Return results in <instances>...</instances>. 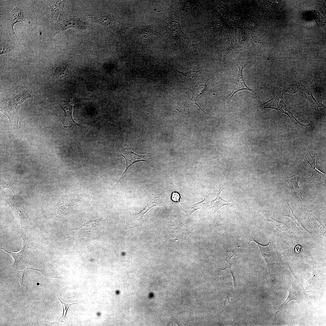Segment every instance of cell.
I'll list each match as a JSON object with an SVG mask.
<instances>
[{"label":"cell","instance_id":"obj_1","mask_svg":"<svg viewBox=\"0 0 326 326\" xmlns=\"http://www.w3.org/2000/svg\"><path fill=\"white\" fill-rule=\"evenodd\" d=\"M31 1H0V30L7 33L14 40L18 37L13 29L16 23L30 26L37 22L39 14Z\"/></svg>","mask_w":326,"mask_h":326},{"label":"cell","instance_id":"obj_2","mask_svg":"<svg viewBox=\"0 0 326 326\" xmlns=\"http://www.w3.org/2000/svg\"><path fill=\"white\" fill-rule=\"evenodd\" d=\"M88 99L86 98L80 97L78 96L77 91L73 89L70 91L67 99L61 102V107L65 113L64 119L61 120L63 124L64 127H70L73 125L85 127L75 122L73 119L72 114L73 106L75 103L82 100Z\"/></svg>","mask_w":326,"mask_h":326},{"label":"cell","instance_id":"obj_3","mask_svg":"<svg viewBox=\"0 0 326 326\" xmlns=\"http://www.w3.org/2000/svg\"><path fill=\"white\" fill-rule=\"evenodd\" d=\"M179 13V4L177 2H175L172 5L167 27L171 37L176 39L182 37L187 42L188 40V37L183 33L180 26Z\"/></svg>","mask_w":326,"mask_h":326},{"label":"cell","instance_id":"obj_4","mask_svg":"<svg viewBox=\"0 0 326 326\" xmlns=\"http://www.w3.org/2000/svg\"><path fill=\"white\" fill-rule=\"evenodd\" d=\"M122 149L117 152L118 156H123L125 158L126 163V167L125 170L122 177L117 183L121 181L123 179L124 175L126 174V172L129 167L133 164L138 161H144L149 164H152L154 162V158L152 155H139L132 152L129 148L126 147Z\"/></svg>","mask_w":326,"mask_h":326},{"label":"cell","instance_id":"obj_5","mask_svg":"<svg viewBox=\"0 0 326 326\" xmlns=\"http://www.w3.org/2000/svg\"><path fill=\"white\" fill-rule=\"evenodd\" d=\"M283 91L277 95H275L273 98L266 103L261 104L253 108L259 107L261 108L262 110L266 108L275 109L279 110L282 113L286 114L289 116L292 120H295L302 127L304 124L301 123L295 119L285 104L283 98Z\"/></svg>","mask_w":326,"mask_h":326},{"label":"cell","instance_id":"obj_6","mask_svg":"<svg viewBox=\"0 0 326 326\" xmlns=\"http://www.w3.org/2000/svg\"><path fill=\"white\" fill-rule=\"evenodd\" d=\"M238 69V74L232 85L231 91L227 95L226 98L230 99L237 92L243 90H247L253 91V90L246 85L242 74L243 69L247 65V62H238L236 64Z\"/></svg>","mask_w":326,"mask_h":326},{"label":"cell","instance_id":"obj_7","mask_svg":"<svg viewBox=\"0 0 326 326\" xmlns=\"http://www.w3.org/2000/svg\"><path fill=\"white\" fill-rule=\"evenodd\" d=\"M154 196L150 203L148 204L146 208L144 209L141 213L130 215L127 216L126 229H128L138 225L140 223L144 214L149 209L154 206H161L162 205V202L159 197H155V194Z\"/></svg>","mask_w":326,"mask_h":326},{"label":"cell","instance_id":"obj_8","mask_svg":"<svg viewBox=\"0 0 326 326\" xmlns=\"http://www.w3.org/2000/svg\"><path fill=\"white\" fill-rule=\"evenodd\" d=\"M6 201L16 217L20 222L21 226L27 231V220L29 218L24 210L23 203L21 204L20 202H18L15 201L14 197Z\"/></svg>","mask_w":326,"mask_h":326},{"label":"cell","instance_id":"obj_9","mask_svg":"<svg viewBox=\"0 0 326 326\" xmlns=\"http://www.w3.org/2000/svg\"><path fill=\"white\" fill-rule=\"evenodd\" d=\"M286 90L291 93L297 92L307 99L311 103V105L315 110H318V107H325L321 102L317 100L314 97L313 94L308 89L301 84L299 85H293L290 86Z\"/></svg>","mask_w":326,"mask_h":326},{"label":"cell","instance_id":"obj_10","mask_svg":"<svg viewBox=\"0 0 326 326\" xmlns=\"http://www.w3.org/2000/svg\"><path fill=\"white\" fill-rule=\"evenodd\" d=\"M79 24V21L77 19L65 16L62 13L57 22L53 25H54V34H56L69 28L77 26Z\"/></svg>","mask_w":326,"mask_h":326},{"label":"cell","instance_id":"obj_11","mask_svg":"<svg viewBox=\"0 0 326 326\" xmlns=\"http://www.w3.org/2000/svg\"><path fill=\"white\" fill-rule=\"evenodd\" d=\"M66 0H48L47 3L50 7L51 12V22L52 25L57 21L60 15L65 10Z\"/></svg>","mask_w":326,"mask_h":326},{"label":"cell","instance_id":"obj_12","mask_svg":"<svg viewBox=\"0 0 326 326\" xmlns=\"http://www.w3.org/2000/svg\"><path fill=\"white\" fill-rule=\"evenodd\" d=\"M21 231L22 233L21 237L23 240L22 248L18 252L12 253L8 251L5 249L0 247L1 249L6 251L12 257L14 260V264L13 265L17 268L18 262L24 254L26 249L28 248L37 247L30 243L28 241L27 236L25 235L21 230Z\"/></svg>","mask_w":326,"mask_h":326},{"label":"cell","instance_id":"obj_13","mask_svg":"<svg viewBox=\"0 0 326 326\" xmlns=\"http://www.w3.org/2000/svg\"><path fill=\"white\" fill-rule=\"evenodd\" d=\"M308 151L310 153V155L312 158L313 161L312 163H310L306 157L303 155L305 158L307 162L310 164L312 169V174L310 177L305 179V182H314L316 181L320 183H325L326 174L319 170L317 168L315 164V155L312 156L310 152L308 150Z\"/></svg>","mask_w":326,"mask_h":326},{"label":"cell","instance_id":"obj_14","mask_svg":"<svg viewBox=\"0 0 326 326\" xmlns=\"http://www.w3.org/2000/svg\"><path fill=\"white\" fill-rule=\"evenodd\" d=\"M300 176L298 172L291 177H286L284 178L285 180L289 183L297 197L302 203L304 201L302 198V191L298 185Z\"/></svg>","mask_w":326,"mask_h":326},{"label":"cell","instance_id":"obj_15","mask_svg":"<svg viewBox=\"0 0 326 326\" xmlns=\"http://www.w3.org/2000/svg\"><path fill=\"white\" fill-rule=\"evenodd\" d=\"M208 81L202 82L200 85L198 84L197 85V86L195 87L193 91V96L192 98L189 101L185 103L184 104L185 106L190 107L192 105L196 104L204 113L207 114H209L203 110L196 103L198 97L202 94L205 90L206 87V83Z\"/></svg>","mask_w":326,"mask_h":326},{"label":"cell","instance_id":"obj_16","mask_svg":"<svg viewBox=\"0 0 326 326\" xmlns=\"http://www.w3.org/2000/svg\"><path fill=\"white\" fill-rule=\"evenodd\" d=\"M223 185L222 184L219 185V190L218 191V195L216 199L211 202V206L209 207L210 209L212 212L213 214L217 211L222 206L226 205L231 207L232 205L228 203V201H225L223 200L220 197V194L223 190Z\"/></svg>","mask_w":326,"mask_h":326},{"label":"cell","instance_id":"obj_17","mask_svg":"<svg viewBox=\"0 0 326 326\" xmlns=\"http://www.w3.org/2000/svg\"><path fill=\"white\" fill-rule=\"evenodd\" d=\"M177 71L178 72L181 74L184 79L188 83L191 85H193L195 83L198 71L193 70L185 72Z\"/></svg>","mask_w":326,"mask_h":326},{"label":"cell","instance_id":"obj_18","mask_svg":"<svg viewBox=\"0 0 326 326\" xmlns=\"http://www.w3.org/2000/svg\"><path fill=\"white\" fill-rule=\"evenodd\" d=\"M0 55L15 51L16 48L6 42L0 36Z\"/></svg>","mask_w":326,"mask_h":326},{"label":"cell","instance_id":"obj_19","mask_svg":"<svg viewBox=\"0 0 326 326\" xmlns=\"http://www.w3.org/2000/svg\"><path fill=\"white\" fill-rule=\"evenodd\" d=\"M91 18L98 23L105 26L111 25L113 21L108 16L99 14L92 15Z\"/></svg>","mask_w":326,"mask_h":326},{"label":"cell","instance_id":"obj_20","mask_svg":"<svg viewBox=\"0 0 326 326\" xmlns=\"http://www.w3.org/2000/svg\"><path fill=\"white\" fill-rule=\"evenodd\" d=\"M57 298L58 299V300L62 304V306H63V315H62V318L58 321H57V322H50L45 321V322H46L51 323V324H54V323H58L59 322H63L65 323H66V312H67V310L68 308L69 307V306L70 305H73V304H77V303H71V304H69V303H64L63 302H62L59 299V297L57 295Z\"/></svg>","mask_w":326,"mask_h":326},{"label":"cell","instance_id":"obj_21","mask_svg":"<svg viewBox=\"0 0 326 326\" xmlns=\"http://www.w3.org/2000/svg\"><path fill=\"white\" fill-rule=\"evenodd\" d=\"M289 201H288L287 202V204L288 206L289 209V212L288 215H284L283 214L280 213V214L284 216H288L290 217L302 230H305L307 231L306 229L303 226L301 222L297 219V217L294 215V213H293L292 209L289 205Z\"/></svg>","mask_w":326,"mask_h":326},{"label":"cell","instance_id":"obj_22","mask_svg":"<svg viewBox=\"0 0 326 326\" xmlns=\"http://www.w3.org/2000/svg\"><path fill=\"white\" fill-rule=\"evenodd\" d=\"M266 221L271 222L274 227L278 230L283 231L286 229V223L284 222L278 221L272 218H271L270 220Z\"/></svg>","mask_w":326,"mask_h":326},{"label":"cell","instance_id":"obj_23","mask_svg":"<svg viewBox=\"0 0 326 326\" xmlns=\"http://www.w3.org/2000/svg\"><path fill=\"white\" fill-rule=\"evenodd\" d=\"M26 270H27L26 269L24 271H19L16 268H15L14 270V276L15 278L19 282L21 285L22 289L23 288V286L27 287V286L24 285L23 282L24 273Z\"/></svg>","mask_w":326,"mask_h":326},{"label":"cell","instance_id":"obj_24","mask_svg":"<svg viewBox=\"0 0 326 326\" xmlns=\"http://www.w3.org/2000/svg\"><path fill=\"white\" fill-rule=\"evenodd\" d=\"M196 1H186L184 2L183 7V10L186 11L187 10L191 11L194 6L196 4Z\"/></svg>","mask_w":326,"mask_h":326},{"label":"cell","instance_id":"obj_25","mask_svg":"<svg viewBox=\"0 0 326 326\" xmlns=\"http://www.w3.org/2000/svg\"><path fill=\"white\" fill-rule=\"evenodd\" d=\"M206 200H205V198L204 197V199L203 201L199 203L195 204L193 205V206H190V207H189L188 208H187V210H189V211L190 210H191L190 212H193L196 210L200 208L201 207L203 206V205L206 202ZM188 211H187V212H188Z\"/></svg>","mask_w":326,"mask_h":326},{"label":"cell","instance_id":"obj_26","mask_svg":"<svg viewBox=\"0 0 326 326\" xmlns=\"http://www.w3.org/2000/svg\"><path fill=\"white\" fill-rule=\"evenodd\" d=\"M227 254L226 256V260L228 263V267L230 266V259L232 257H235L236 255L235 254L232 252L227 251Z\"/></svg>","mask_w":326,"mask_h":326},{"label":"cell","instance_id":"obj_27","mask_svg":"<svg viewBox=\"0 0 326 326\" xmlns=\"http://www.w3.org/2000/svg\"><path fill=\"white\" fill-rule=\"evenodd\" d=\"M180 198L179 194L177 192H174L172 193L171 199L174 202H179Z\"/></svg>","mask_w":326,"mask_h":326},{"label":"cell","instance_id":"obj_28","mask_svg":"<svg viewBox=\"0 0 326 326\" xmlns=\"http://www.w3.org/2000/svg\"><path fill=\"white\" fill-rule=\"evenodd\" d=\"M26 267H27L26 270L28 269H33V270H38V271H39L42 274L43 273V271L44 270V269H34V268H30L29 267L27 264L26 265Z\"/></svg>","mask_w":326,"mask_h":326},{"label":"cell","instance_id":"obj_29","mask_svg":"<svg viewBox=\"0 0 326 326\" xmlns=\"http://www.w3.org/2000/svg\"><path fill=\"white\" fill-rule=\"evenodd\" d=\"M301 249V246L299 245H297L295 247V251L296 252L299 253Z\"/></svg>","mask_w":326,"mask_h":326},{"label":"cell","instance_id":"obj_30","mask_svg":"<svg viewBox=\"0 0 326 326\" xmlns=\"http://www.w3.org/2000/svg\"><path fill=\"white\" fill-rule=\"evenodd\" d=\"M53 277V278H60V279H62V278H62V276H57V277Z\"/></svg>","mask_w":326,"mask_h":326}]
</instances>
